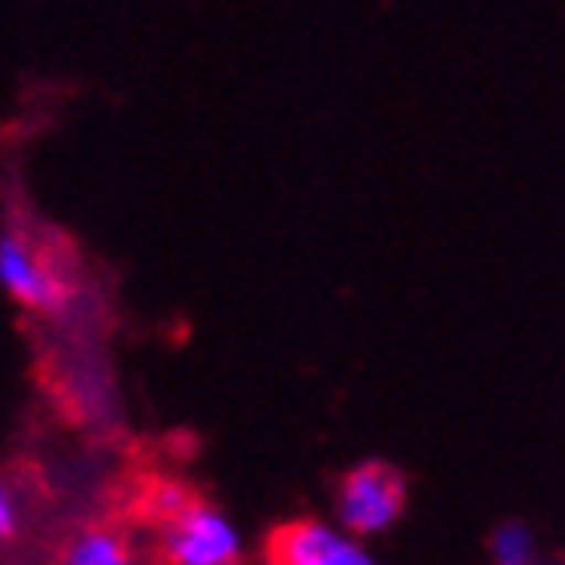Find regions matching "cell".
Wrapping results in <instances>:
<instances>
[{"instance_id":"obj_1","label":"cell","mask_w":565,"mask_h":565,"mask_svg":"<svg viewBox=\"0 0 565 565\" xmlns=\"http://www.w3.org/2000/svg\"><path fill=\"white\" fill-rule=\"evenodd\" d=\"M404 505H408V481L401 469L392 465H360L340 481V497H335V513L340 525L352 537H380L401 521Z\"/></svg>"},{"instance_id":"obj_2","label":"cell","mask_w":565,"mask_h":565,"mask_svg":"<svg viewBox=\"0 0 565 565\" xmlns=\"http://www.w3.org/2000/svg\"><path fill=\"white\" fill-rule=\"evenodd\" d=\"M238 530L223 509L190 497L174 518H166V557L178 565H231L238 562Z\"/></svg>"},{"instance_id":"obj_3","label":"cell","mask_w":565,"mask_h":565,"mask_svg":"<svg viewBox=\"0 0 565 565\" xmlns=\"http://www.w3.org/2000/svg\"><path fill=\"white\" fill-rule=\"evenodd\" d=\"M0 287L41 316H61L70 307V287L41 255L24 247V238L0 235Z\"/></svg>"},{"instance_id":"obj_4","label":"cell","mask_w":565,"mask_h":565,"mask_svg":"<svg viewBox=\"0 0 565 565\" xmlns=\"http://www.w3.org/2000/svg\"><path fill=\"white\" fill-rule=\"evenodd\" d=\"M271 562L279 565H367L372 554L360 537L340 533L319 521H295L271 537Z\"/></svg>"},{"instance_id":"obj_5","label":"cell","mask_w":565,"mask_h":565,"mask_svg":"<svg viewBox=\"0 0 565 565\" xmlns=\"http://www.w3.org/2000/svg\"><path fill=\"white\" fill-rule=\"evenodd\" d=\"M489 557L497 565H530L537 557V537L525 521H505L489 537Z\"/></svg>"},{"instance_id":"obj_6","label":"cell","mask_w":565,"mask_h":565,"mask_svg":"<svg viewBox=\"0 0 565 565\" xmlns=\"http://www.w3.org/2000/svg\"><path fill=\"white\" fill-rule=\"evenodd\" d=\"M65 562L70 565H126L130 554H126V542L114 537L106 530H94V533H82L77 542L65 550Z\"/></svg>"},{"instance_id":"obj_7","label":"cell","mask_w":565,"mask_h":565,"mask_svg":"<svg viewBox=\"0 0 565 565\" xmlns=\"http://www.w3.org/2000/svg\"><path fill=\"white\" fill-rule=\"evenodd\" d=\"M21 530V509H17V493L9 481H0V545L12 542Z\"/></svg>"},{"instance_id":"obj_8","label":"cell","mask_w":565,"mask_h":565,"mask_svg":"<svg viewBox=\"0 0 565 565\" xmlns=\"http://www.w3.org/2000/svg\"><path fill=\"white\" fill-rule=\"evenodd\" d=\"M186 501H190V493H182V489H174V484L158 493V509H162L166 518H174V513H178L182 505H186Z\"/></svg>"}]
</instances>
